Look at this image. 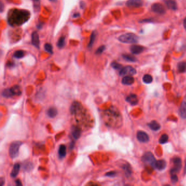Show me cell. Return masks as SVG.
I'll return each instance as SVG.
<instances>
[{
	"instance_id": "obj_1",
	"label": "cell",
	"mask_w": 186,
	"mask_h": 186,
	"mask_svg": "<svg viewBox=\"0 0 186 186\" xmlns=\"http://www.w3.org/2000/svg\"><path fill=\"white\" fill-rule=\"evenodd\" d=\"M30 17V13L25 9H14L8 15V22L12 26H19L27 22Z\"/></svg>"
},
{
	"instance_id": "obj_2",
	"label": "cell",
	"mask_w": 186,
	"mask_h": 186,
	"mask_svg": "<svg viewBox=\"0 0 186 186\" xmlns=\"http://www.w3.org/2000/svg\"><path fill=\"white\" fill-rule=\"evenodd\" d=\"M139 37L133 33H127L121 35L119 38L118 40L123 43L127 44H134L139 42Z\"/></svg>"
},
{
	"instance_id": "obj_3",
	"label": "cell",
	"mask_w": 186,
	"mask_h": 186,
	"mask_svg": "<svg viewBox=\"0 0 186 186\" xmlns=\"http://www.w3.org/2000/svg\"><path fill=\"white\" fill-rule=\"evenodd\" d=\"M21 145L22 143L21 142H18V141L13 142L11 144L9 149V153L10 157L12 159H14L18 156L19 149H20Z\"/></svg>"
},
{
	"instance_id": "obj_4",
	"label": "cell",
	"mask_w": 186,
	"mask_h": 186,
	"mask_svg": "<svg viewBox=\"0 0 186 186\" xmlns=\"http://www.w3.org/2000/svg\"><path fill=\"white\" fill-rule=\"evenodd\" d=\"M142 161L146 164L151 165L155 168L156 163V159L153 154L150 152H147L143 155L142 157Z\"/></svg>"
},
{
	"instance_id": "obj_5",
	"label": "cell",
	"mask_w": 186,
	"mask_h": 186,
	"mask_svg": "<svg viewBox=\"0 0 186 186\" xmlns=\"http://www.w3.org/2000/svg\"><path fill=\"white\" fill-rule=\"evenodd\" d=\"M136 69L130 66H127L121 68L120 71V75L122 76H133L136 74Z\"/></svg>"
},
{
	"instance_id": "obj_6",
	"label": "cell",
	"mask_w": 186,
	"mask_h": 186,
	"mask_svg": "<svg viewBox=\"0 0 186 186\" xmlns=\"http://www.w3.org/2000/svg\"><path fill=\"white\" fill-rule=\"evenodd\" d=\"M173 163L174 164V167L171 170L172 174H176L178 172L182 167V161L180 158L175 157L173 159Z\"/></svg>"
},
{
	"instance_id": "obj_7",
	"label": "cell",
	"mask_w": 186,
	"mask_h": 186,
	"mask_svg": "<svg viewBox=\"0 0 186 186\" xmlns=\"http://www.w3.org/2000/svg\"><path fill=\"white\" fill-rule=\"evenodd\" d=\"M151 10L156 13L159 14H163L166 12L163 5L159 3H153L151 6Z\"/></svg>"
},
{
	"instance_id": "obj_8",
	"label": "cell",
	"mask_w": 186,
	"mask_h": 186,
	"mask_svg": "<svg viewBox=\"0 0 186 186\" xmlns=\"http://www.w3.org/2000/svg\"><path fill=\"white\" fill-rule=\"evenodd\" d=\"M126 4L129 7H140L143 4V0H128Z\"/></svg>"
},
{
	"instance_id": "obj_9",
	"label": "cell",
	"mask_w": 186,
	"mask_h": 186,
	"mask_svg": "<svg viewBox=\"0 0 186 186\" xmlns=\"http://www.w3.org/2000/svg\"><path fill=\"white\" fill-rule=\"evenodd\" d=\"M137 139L142 143H147L149 140V137L146 133L143 131H139L137 134Z\"/></svg>"
},
{
	"instance_id": "obj_10",
	"label": "cell",
	"mask_w": 186,
	"mask_h": 186,
	"mask_svg": "<svg viewBox=\"0 0 186 186\" xmlns=\"http://www.w3.org/2000/svg\"><path fill=\"white\" fill-rule=\"evenodd\" d=\"M31 42L32 45L36 47L37 48H40V37H39V35L36 31H34L32 33L31 36Z\"/></svg>"
},
{
	"instance_id": "obj_11",
	"label": "cell",
	"mask_w": 186,
	"mask_h": 186,
	"mask_svg": "<svg viewBox=\"0 0 186 186\" xmlns=\"http://www.w3.org/2000/svg\"><path fill=\"white\" fill-rule=\"evenodd\" d=\"M144 49L145 48L144 47L139 46V45H132L130 47V50L131 53L135 55H138L142 53V52H143Z\"/></svg>"
},
{
	"instance_id": "obj_12",
	"label": "cell",
	"mask_w": 186,
	"mask_h": 186,
	"mask_svg": "<svg viewBox=\"0 0 186 186\" xmlns=\"http://www.w3.org/2000/svg\"><path fill=\"white\" fill-rule=\"evenodd\" d=\"M72 134L75 139H78L81 135V130L79 127L74 126L72 128Z\"/></svg>"
},
{
	"instance_id": "obj_13",
	"label": "cell",
	"mask_w": 186,
	"mask_h": 186,
	"mask_svg": "<svg viewBox=\"0 0 186 186\" xmlns=\"http://www.w3.org/2000/svg\"><path fill=\"white\" fill-rule=\"evenodd\" d=\"M126 100L132 105H136L138 103V98L136 94H131L126 98Z\"/></svg>"
},
{
	"instance_id": "obj_14",
	"label": "cell",
	"mask_w": 186,
	"mask_h": 186,
	"mask_svg": "<svg viewBox=\"0 0 186 186\" xmlns=\"http://www.w3.org/2000/svg\"><path fill=\"white\" fill-rule=\"evenodd\" d=\"M165 4L169 9L176 10L177 9V3L174 0H165Z\"/></svg>"
},
{
	"instance_id": "obj_15",
	"label": "cell",
	"mask_w": 186,
	"mask_h": 186,
	"mask_svg": "<svg viewBox=\"0 0 186 186\" xmlns=\"http://www.w3.org/2000/svg\"><path fill=\"white\" fill-rule=\"evenodd\" d=\"M166 166V162L164 161V160L161 159L156 162L155 168L159 170H163L165 168Z\"/></svg>"
},
{
	"instance_id": "obj_16",
	"label": "cell",
	"mask_w": 186,
	"mask_h": 186,
	"mask_svg": "<svg viewBox=\"0 0 186 186\" xmlns=\"http://www.w3.org/2000/svg\"><path fill=\"white\" fill-rule=\"evenodd\" d=\"M179 114L181 117L186 119V103L183 101L179 109Z\"/></svg>"
},
{
	"instance_id": "obj_17",
	"label": "cell",
	"mask_w": 186,
	"mask_h": 186,
	"mask_svg": "<svg viewBox=\"0 0 186 186\" xmlns=\"http://www.w3.org/2000/svg\"><path fill=\"white\" fill-rule=\"evenodd\" d=\"M122 82L124 85H131L134 82V78L132 76H125L122 80Z\"/></svg>"
},
{
	"instance_id": "obj_18",
	"label": "cell",
	"mask_w": 186,
	"mask_h": 186,
	"mask_svg": "<svg viewBox=\"0 0 186 186\" xmlns=\"http://www.w3.org/2000/svg\"><path fill=\"white\" fill-rule=\"evenodd\" d=\"M148 126L150 127L151 129L154 131H157L161 128V125H160L156 121H152L150 123L148 124Z\"/></svg>"
},
{
	"instance_id": "obj_19",
	"label": "cell",
	"mask_w": 186,
	"mask_h": 186,
	"mask_svg": "<svg viewBox=\"0 0 186 186\" xmlns=\"http://www.w3.org/2000/svg\"><path fill=\"white\" fill-rule=\"evenodd\" d=\"M20 165L19 164H14L13 168L12 169V171L11 172L10 176L12 177H16L17 175L19 174V172L20 171Z\"/></svg>"
},
{
	"instance_id": "obj_20",
	"label": "cell",
	"mask_w": 186,
	"mask_h": 186,
	"mask_svg": "<svg viewBox=\"0 0 186 186\" xmlns=\"http://www.w3.org/2000/svg\"><path fill=\"white\" fill-rule=\"evenodd\" d=\"M66 155V147L64 145H61L59 149V156L61 159L63 158Z\"/></svg>"
},
{
	"instance_id": "obj_21",
	"label": "cell",
	"mask_w": 186,
	"mask_h": 186,
	"mask_svg": "<svg viewBox=\"0 0 186 186\" xmlns=\"http://www.w3.org/2000/svg\"><path fill=\"white\" fill-rule=\"evenodd\" d=\"M10 88L13 95H20L21 94L22 92L21 90V88L20 86L18 85H15Z\"/></svg>"
},
{
	"instance_id": "obj_22",
	"label": "cell",
	"mask_w": 186,
	"mask_h": 186,
	"mask_svg": "<svg viewBox=\"0 0 186 186\" xmlns=\"http://www.w3.org/2000/svg\"><path fill=\"white\" fill-rule=\"evenodd\" d=\"M57 114V110L55 108H50L47 111L48 116L50 118L55 117Z\"/></svg>"
},
{
	"instance_id": "obj_23",
	"label": "cell",
	"mask_w": 186,
	"mask_h": 186,
	"mask_svg": "<svg viewBox=\"0 0 186 186\" xmlns=\"http://www.w3.org/2000/svg\"><path fill=\"white\" fill-rule=\"evenodd\" d=\"M177 69L180 73H184L186 71V62H179L177 65Z\"/></svg>"
},
{
	"instance_id": "obj_24",
	"label": "cell",
	"mask_w": 186,
	"mask_h": 186,
	"mask_svg": "<svg viewBox=\"0 0 186 186\" xmlns=\"http://www.w3.org/2000/svg\"><path fill=\"white\" fill-rule=\"evenodd\" d=\"M122 57L123 59H125L127 61L135 62L137 60L135 57L130 54H123L122 55Z\"/></svg>"
},
{
	"instance_id": "obj_25",
	"label": "cell",
	"mask_w": 186,
	"mask_h": 186,
	"mask_svg": "<svg viewBox=\"0 0 186 186\" xmlns=\"http://www.w3.org/2000/svg\"><path fill=\"white\" fill-rule=\"evenodd\" d=\"M25 55V53L23 50H17L14 53L13 57L15 59H21V58H22V57H24Z\"/></svg>"
},
{
	"instance_id": "obj_26",
	"label": "cell",
	"mask_w": 186,
	"mask_h": 186,
	"mask_svg": "<svg viewBox=\"0 0 186 186\" xmlns=\"http://www.w3.org/2000/svg\"><path fill=\"white\" fill-rule=\"evenodd\" d=\"M96 32L95 31H93V32L91 33V37H90V41H89V44L88 45V48L89 49H90L92 47L93 43L94 42V41L95 40V37H96Z\"/></svg>"
},
{
	"instance_id": "obj_27",
	"label": "cell",
	"mask_w": 186,
	"mask_h": 186,
	"mask_svg": "<svg viewBox=\"0 0 186 186\" xmlns=\"http://www.w3.org/2000/svg\"><path fill=\"white\" fill-rule=\"evenodd\" d=\"M143 81L145 84H150L153 81V78L150 74H145L143 76Z\"/></svg>"
},
{
	"instance_id": "obj_28",
	"label": "cell",
	"mask_w": 186,
	"mask_h": 186,
	"mask_svg": "<svg viewBox=\"0 0 186 186\" xmlns=\"http://www.w3.org/2000/svg\"><path fill=\"white\" fill-rule=\"evenodd\" d=\"M57 46L59 48H62L65 46V37L61 36L57 43Z\"/></svg>"
},
{
	"instance_id": "obj_29",
	"label": "cell",
	"mask_w": 186,
	"mask_h": 186,
	"mask_svg": "<svg viewBox=\"0 0 186 186\" xmlns=\"http://www.w3.org/2000/svg\"><path fill=\"white\" fill-rule=\"evenodd\" d=\"M2 94L3 97H6V98H9V97H12V96H13V94H12V93L11 92L10 88L4 89L2 92Z\"/></svg>"
},
{
	"instance_id": "obj_30",
	"label": "cell",
	"mask_w": 186,
	"mask_h": 186,
	"mask_svg": "<svg viewBox=\"0 0 186 186\" xmlns=\"http://www.w3.org/2000/svg\"><path fill=\"white\" fill-rule=\"evenodd\" d=\"M123 169L125 170L127 176H130L132 174V170L129 165L125 164L123 166Z\"/></svg>"
},
{
	"instance_id": "obj_31",
	"label": "cell",
	"mask_w": 186,
	"mask_h": 186,
	"mask_svg": "<svg viewBox=\"0 0 186 186\" xmlns=\"http://www.w3.org/2000/svg\"><path fill=\"white\" fill-rule=\"evenodd\" d=\"M168 139H169V137H168V136L167 135V134H164L161 136V137L160 138V139L159 140V143L161 144H165L166 143H167Z\"/></svg>"
},
{
	"instance_id": "obj_32",
	"label": "cell",
	"mask_w": 186,
	"mask_h": 186,
	"mask_svg": "<svg viewBox=\"0 0 186 186\" xmlns=\"http://www.w3.org/2000/svg\"><path fill=\"white\" fill-rule=\"evenodd\" d=\"M44 49L46 50V51H47L48 53L52 54L53 53V47L49 43H46L44 46Z\"/></svg>"
},
{
	"instance_id": "obj_33",
	"label": "cell",
	"mask_w": 186,
	"mask_h": 186,
	"mask_svg": "<svg viewBox=\"0 0 186 186\" xmlns=\"http://www.w3.org/2000/svg\"><path fill=\"white\" fill-rule=\"evenodd\" d=\"M111 67L115 69H120L122 68V65L121 64L116 62H114L111 63Z\"/></svg>"
},
{
	"instance_id": "obj_34",
	"label": "cell",
	"mask_w": 186,
	"mask_h": 186,
	"mask_svg": "<svg viewBox=\"0 0 186 186\" xmlns=\"http://www.w3.org/2000/svg\"><path fill=\"white\" fill-rule=\"evenodd\" d=\"M105 47L104 46H102L100 47H99L97 50H96L95 51V54H98V55H100L101 54L103 51L105 50Z\"/></svg>"
},
{
	"instance_id": "obj_35",
	"label": "cell",
	"mask_w": 186,
	"mask_h": 186,
	"mask_svg": "<svg viewBox=\"0 0 186 186\" xmlns=\"http://www.w3.org/2000/svg\"><path fill=\"white\" fill-rule=\"evenodd\" d=\"M116 175V171H114L108 172L106 173V175H105L106 176L109 177H114Z\"/></svg>"
},
{
	"instance_id": "obj_36",
	"label": "cell",
	"mask_w": 186,
	"mask_h": 186,
	"mask_svg": "<svg viewBox=\"0 0 186 186\" xmlns=\"http://www.w3.org/2000/svg\"><path fill=\"white\" fill-rule=\"evenodd\" d=\"M171 180L173 183H175L178 181V177L175 174H172L171 177Z\"/></svg>"
},
{
	"instance_id": "obj_37",
	"label": "cell",
	"mask_w": 186,
	"mask_h": 186,
	"mask_svg": "<svg viewBox=\"0 0 186 186\" xmlns=\"http://www.w3.org/2000/svg\"><path fill=\"white\" fill-rule=\"evenodd\" d=\"M25 170H31V169H32V164H31V163H27L26 164L24 167Z\"/></svg>"
},
{
	"instance_id": "obj_38",
	"label": "cell",
	"mask_w": 186,
	"mask_h": 186,
	"mask_svg": "<svg viewBox=\"0 0 186 186\" xmlns=\"http://www.w3.org/2000/svg\"><path fill=\"white\" fill-rule=\"evenodd\" d=\"M74 142H72L71 143H70V145H69V149L70 150H72L74 147Z\"/></svg>"
},
{
	"instance_id": "obj_39",
	"label": "cell",
	"mask_w": 186,
	"mask_h": 186,
	"mask_svg": "<svg viewBox=\"0 0 186 186\" xmlns=\"http://www.w3.org/2000/svg\"><path fill=\"white\" fill-rule=\"evenodd\" d=\"M80 16V13H75L73 15V18H77Z\"/></svg>"
},
{
	"instance_id": "obj_40",
	"label": "cell",
	"mask_w": 186,
	"mask_h": 186,
	"mask_svg": "<svg viewBox=\"0 0 186 186\" xmlns=\"http://www.w3.org/2000/svg\"><path fill=\"white\" fill-rule=\"evenodd\" d=\"M15 183H16V185H18V186L22 185V183H21L20 180V179H16V180L15 181Z\"/></svg>"
},
{
	"instance_id": "obj_41",
	"label": "cell",
	"mask_w": 186,
	"mask_h": 186,
	"mask_svg": "<svg viewBox=\"0 0 186 186\" xmlns=\"http://www.w3.org/2000/svg\"><path fill=\"white\" fill-rule=\"evenodd\" d=\"M80 7H81L82 9H83V8H84V7H85V3H84V2H81L80 3Z\"/></svg>"
},
{
	"instance_id": "obj_42",
	"label": "cell",
	"mask_w": 186,
	"mask_h": 186,
	"mask_svg": "<svg viewBox=\"0 0 186 186\" xmlns=\"http://www.w3.org/2000/svg\"><path fill=\"white\" fill-rule=\"evenodd\" d=\"M183 26L184 29L186 30V18H184V20H183Z\"/></svg>"
},
{
	"instance_id": "obj_43",
	"label": "cell",
	"mask_w": 186,
	"mask_h": 186,
	"mask_svg": "<svg viewBox=\"0 0 186 186\" xmlns=\"http://www.w3.org/2000/svg\"><path fill=\"white\" fill-rule=\"evenodd\" d=\"M3 185V178H1V185Z\"/></svg>"
},
{
	"instance_id": "obj_44",
	"label": "cell",
	"mask_w": 186,
	"mask_h": 186,
	"mask_svg": "<svg viewBox=\"0 0 186 186\" xmlns=\"http://www.w3.org/2000/svg\"><path fill=\"white\" fill-rule=\"evenodd\" d=\"M1 12H2V10H3V3L2 2H1Z\"/></svg>"
},
{
	"instance_id": "obj_45",
	"label": "cell",
	"mask_w": 186,
	"mask_h": 186,
	"mask_svg": "<svg viewBox=\"0 0 186 186\" xmlns=\"http://www.w3.org/2000/svg\"><path fill=\"white\" fill-rule=\"evenodd\" d=\"M32 1L34 2H40V0H32Z\"/></svg>"
},
{
	"instance_id": "obj_46",
	"label": "cell",
	"mask_w": 186,
	"mask_h": 186,
	"mask_svg": "<svg viewBox=\"0 0 186 186\" xmlns=\"http://www.w3.org/2000/svg\"><path fill=\"white\" fill-rule=\"evenodd\" d=\"M49 1L51 2H56L57 0H49Z\"/></svg>"
},
{
	"instance_id": "obj_47",
	"label": "cell",
	"mask_w": 186,
	"mask_h": 186,
	"mask_svg": "<svg viewBox=\"0 0 186 186\" xmlns=\"http://www.w3.org/2000/svg\"><path fill=\"white\" fill-rule=\"evenodd\" d=\"M185 103H186V95H185V97H184V100H183Z\"/></svg>"
}]
</instances>
